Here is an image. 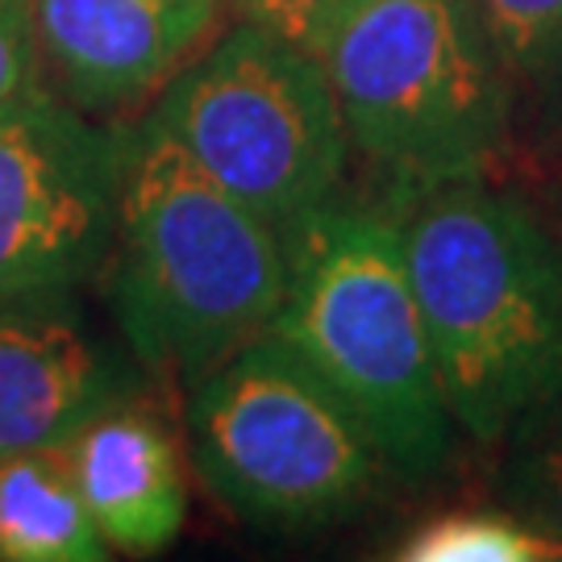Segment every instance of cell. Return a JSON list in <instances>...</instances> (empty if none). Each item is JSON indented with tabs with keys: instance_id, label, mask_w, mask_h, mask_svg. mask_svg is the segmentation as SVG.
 Segmentation results:
<instances>
[{
	"instance_id": "6da1fadb",
	"label": "cell",
	"mask_w": 562,
	"mask_h": 562,
	"mask_svg": "<svg viewBox=\"0 0 562 562\" xmlns=\"http://www.w3.org/2000/svg\"><path fill=\"white\" fill-rule=\"evenodd\" d=\"M454 429L504 442L562 404V234L492 176L396 209Z\"/></svg>"
},
{
	"instance_id": "7a4b0ae2",
	"label": "cell",
	"mask_w": 562,
	"mask_h": 562,
	"mask_svg": "<svg viewBox=\"0 0 562 562\" xmlns=\"http://www.w3.org/2000/svg\"><path fill=\"white\" fill-rule=\"evenodd\" d=\"M109 262L125 341L183 392L267 334L288 292L280 234L209 180L155 117L130 138Z\"/></svg>"
},
{
	"instance_id": "3957f363",
	"label": "cell",
	"mask_w": 562,
	"mask_h": 562,
	"mask_svg": "<svg viewBox=\"0 0 562 562\" xmlns=\"http://www.w3.org/2000/svg\"><path fill=\"white\" fill-rule=\"evenodd\" d=\"M288 292L271 334L341 401L387 471L422 480L450 450L429 334L408 283L401 222L341 192L283 238Z\"/></svg>"
},
{
	"instance_id": "277c9868",
	"label": "cell",
	"mask_w": 562,
	"mask_h": 562,
	"mask_svg": "<svg viewBox=\"0 0 562 562\" xmlns=\"http://www.w3.org/2000/svg\"><path fill=\"white\" fill-rule=\"evenodd\" d=\"M359 159L396 213L492 176L513 150V97L475 0H367L322 50Z\"/></svg>"
},
{
	"instance_id": "5b68a950",
	"label": "cell",
	"mask_w": 562,
	"mask_h": 562,
	"mask_svg": "<svg viewBox=\"0 0 562 562\" xmlns=\"http://www.w3.org/2000/svg\"><path fill=\"white\" fill-rule=\"evenodd\" d=\"M150 117L280 238L341 196L350 142L322 59L250 21L209 42Z\"/></svg>"
},
{
	"instance_id": "8992f818",
	"label": "cell",
	"mask_w": 562,
	"mask_h": 562,
	"mask_svg": "<svg viewBox=\"0 0 562 562\" xmlns=\"http://www.w3.org/2000/svg\"><path fill=\"white\" fill-rule=\"evenodd\" d=\"M188 442L204 487L276 533L350 517L383 471L338 396L271 329L188 392Z\"/></svg>"
},
{
	"instance_id": "52a82bcc",
	"label": "cell",
	"mask_w": 562,
	"mask_h": 562,
	"mask_svg": "<svg viewBox=\"0 0 562 562\" xmlns=\"http://www.w3.org/2000/svg\"><path fill=\"white\" fill-rule=\"evenodd\" d=\"M130 138L38 80L0 104V313L63 308L109 262Z\"/></svg>"
},
{
	"instance_id": "ba28073f",
	"label": "cell",
	"mask_w": 562,
	"mask_h": 562,
	"mask_svg": "<svg viewBox=\"0 0 562 562\" xmlns=\"http://www.w3.org/2000/svg\"><path fill=\"white\" fill-rule=\"evenodd\" d=\"M229 0H30L38 83L88 117L159 101L217 34Z\"/></svg>"
},
{
	"instance_id": "9c48e42d",
	"label": "cell",
	"mask_w": 562,
	"mask_h": 562,
	"mask_svg": "<svg viewBox=\"0 0 562 562\" xmlns=\"http://www.w3.org/2000/svg\"><path fill=\"white\" fill-rule=\"evenodd\" d=\"M88 517L117 554H159L188 521L176 446L150 413L109 404L59 446Z\"/></svg>"
},
{
	"instance_id": "30bf717a",
	"label": "cell",
	"mask_w": 562,
	"mask_h": 562,
	"mask_svg": "<svg viewBox=\"0 0 562 562\" xmlns=\"http://www.w3.org/2000/svg\"><path fill=\"white\" fill-rule=\"evenodd\" d=\"M113 401V371L59 308L0 313V459L55 450Z\"/></svg>"
},
{
	"instance_id": "8fae6325",
	"label": "cell",
	"mask_w": 562,
	"mask_h": 562,
	"mask_svg": "<svg viewBox=\"0 0 562 562\" xmlns=\"http://www.w3.org/2000/svg\"><path fill=\"white\" fill-rule=\"evenodd\" d=\"M109 554L59 446L0 459V562H101Z\"/></svg>"
},
{
	"instance_id": "7c38bea8",
	"label": "cell",
	"mask_w": 562,
	"mask_h": 562,
	"mask_svg": "<svg viewBox=\"0 0 562 562\" xmlns=\"http://www.w3.org/2000/svg\"><path fill=\"white\" fill-rule=\"evenodd\" d=\"M513 97V142L562 146V0H475Z\"/></svg>"
},
{
	"instance_id": "4fadbf2b",
	"label": "cell",
	"mask_w": 562,
	"mask_h": 562,
	"mask_svg": "<svg viewBox=\"0 0 562 562\" xmlns=\"http://www.w3.org/2000/svg\"><path fill=\"white\" fill-rule=\"evenodd\" d=\"M404 562H542L554 559V546L517 513L459 508L413 529L392 550Z\"/></svg>"
},
{
	"instance_id": "5bb4252c",
	"label": "cell",
	"mask_w": 562,
	"mask_h": 562,
	"mask_svg": "<svg viewBox=\"0 0 562 562\" xmlns=\"http://www.w3.org/2000/svg\"><path fill=\"white\" fill-rule=\"evenodd\" d=\"M517 438L521 450H513L504 471V496L521 521L550 538L554 559H562V404Z\"/></svg>"
},
{
	"instance_id": "9a60e30c",
	"label": "cell",
	"mask_w": 562,
	"mask_h": 562,
	"mask_svg": "<svg viewBox=\"0 0 562 562\" xmlns=\"http://www.w3.org/2000/svg\"><path fill=\"white\" fill-rule=\"evenodd\" d=\"M362 4L367 0H229V9L241 21H250L267 34L301 46L317 59L329 46V38L359 13Z\"/></svg>"
},
{
	"instance_id": "2e32d148",
	"label": "cell",
	"mask_w": 562,
	"mask_h": 562,
	"mask_svg": "<svg viewBox=\"0 0 562 562\" xmlns=\"http://www.w3.org/2000/svg\"><path fill=\"white\" fill-rule=\"evenodd\" d=\"M38 80L34 71V42H30V21L21 13L0 9V104L13 101Z\"/></svg>"
},
{
	"instance_id": "e0dca14e",
	"label": "cell",
	"mask_w": 562,
	"mask_h": 562,
	"mask_svg": "<svg viewBox=\"0 0 562 562\" xmlns=\"http://www.w3.org/2000/svg\"><path fill=\"white\" fill-rule=\"evenodd\" d=\"M0 9H9V13H21V18H25V13H30V0H0Z\"/></svg>"
},
{
	"instance_id": "ac0fdd59",
	"label": "cell",
	"mask_w": 562,
	"mask_h": 562,
	"mask_svg": "<svg viewBox=\"0 0 562 562\" xmlns=\"http://www.w3.org/2000/svg\"><path fill=\"white\" fill-rule=\"evenodd\" d=\"M550 222H554V229L562 234V180H559V204H554V217H550Z\"/></svg>"
}]
</instances>
